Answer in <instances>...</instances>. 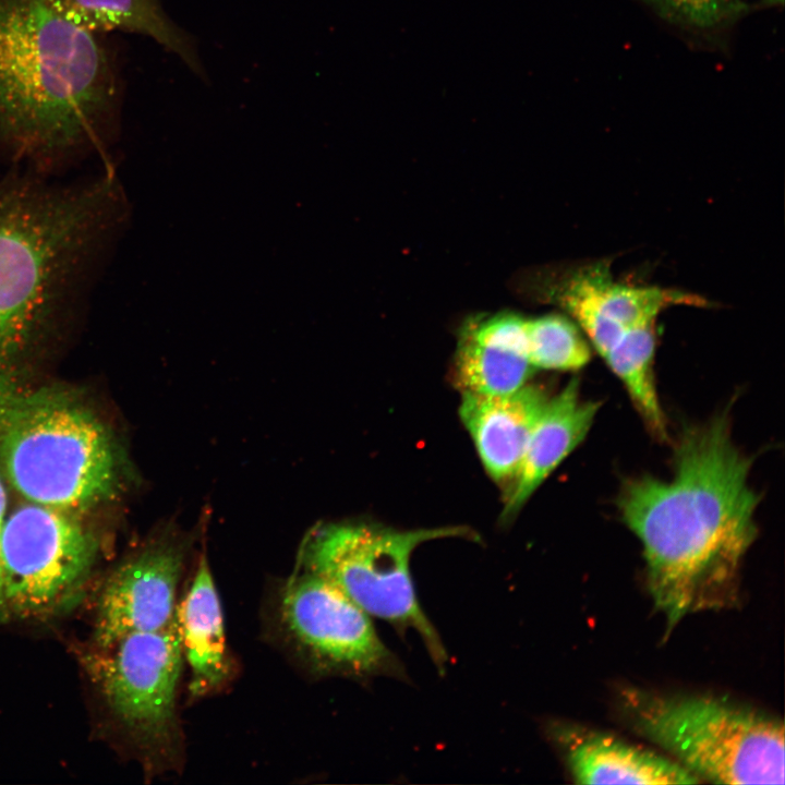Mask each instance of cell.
I'll return each mask as SVG.
<instances>
[{"mask_svg": "<svg viewBox=\"0 0 785 785\" xmlns=\"http://www.w3.org/2000/svg\"><path fill=\"white\" fill-rule=\"evenodd\" d=\"M100 652L98 680L110 712L156 769L176 768L182 753L177 691L184 659L178 609L162 629L126 635Z\"/></svg>", "mask_w": 785, "mask_h": 785, "instance_id": "7", "label": "cell"}, {"mask_svg": "<svg viewBox=\"0 0 785 785\" xmlns=\"http://www.w3.org/2000/svg\"><path fill=\"white\" fill-rule=\"evenodd\" d=\"M538 290L539 297L558 305L578 325L602 358L631 329L656 324L671 306L710 304L688 291L619 281L605 259L550 270L540 277Z\"/></svg>", "mask_w": 785, "mask_h": 785, "instance_id": "10", "label": "cell"}, {"mask_svg": "<svg viewBox=\"0 0 785 785\" xmlns=\"http://www.w3.org/2000/svg\"><path fill=\"white\" fill-rule=\"evenodd\" d=\"M577 784L702 783L680 763L612 735L578 727L556 729Z\"/></svg>", "mask_w": 785, "mask_h": 785, "instance_id": "14", "label": "cell"}, {"mask_svg": "<svg viewBox=\"0 0 785 785\" xmlns=\"http://www.w3.org/2000/svg\"><path fill=\"white\" fill-rule=\"evenodd\" d=\"M784 0H759L758 3L753 4L754 10L759 9H772L782 8Z\"/></svg>", "mask_w": 785, "mask_h": 785, "instance_id": "23", "label": "cell"}, {"mask_svg": "<svg viewBox=\"0 0 785 785\" xmlns=\"http://www.w3.org/2000/svg\"><path fill=\"white\" fill-rule=\"evenodd\" d=\"M690 47L727 53L738 23L754 10L744 0H636Z\"/></svg>", "mask_w": 785, "mask_h": 785, "instance_id": "17", "label": "cell"}, {"mask_svg": "<svg viewBox=\"0 0 785 785\" xmlns=\"http://www.w3.org/2000/svg\"><path fill=\"white\" fill-rule=\"evenodd\" d=\"M58 14L94 34L123 31L148 36L176 53L201 80L207 74L193 36L165 12L160 0H46Z\"/></svg>", "mask_w": 785, "mask_h": 785, "instance_id": "16", "label": "cell"}, {"mask_svg": "<svg viewBox=\"0 0 785 785\" xmlns=\"http://www.w3.org/2000/svg\"><path fill=\"white\" fill-rule=\"evenodd\" d=\"M121 204L113 180L76 191L0 189V424L17 398L11 370L82 254Z\"/></svg>", "mask_w": 785, "mask_h": 785, "instance_id": "3", "label": "cell"}, {"mask_svg": "<svg viewBox=\"0 0 785 785\" xmlns=\"http://www.w3.org/2000/svg\"><path fill=\"white\" fill-rule=\"evenodd\" d=\"M548 398L542 387L528 383L505 395L462 392L459 415L491 479L514 481Z\"/></svg>", "mask_w": 785, "mask_h": 785, "instance_id": "12", "label": "cell"}, {"mask_svg": "<svg viewBox=\"0 0 785 785\" xmlns=\"http://www.w3.org/2000/svg\"><path fill=\"white\" fill-rule=\"evenodd\" d=\"M96 541L70 512L29 503L8 515L1 536L2 613L43 618L82 592Z\"/></svg>", "mask_w": 785, "mask_h": 785, "instance_id": "8", "label": "cell"}, {"mask_svg": "<svg viewBox=\"0 0 785 785\" xmlns=\"http://www.w3.org/2000/svg\"><path fill=\"white\" fill-rule=\"evenodd\" d=\"M620 705L637 733L702 782H784V725L777 717L720 697L638 688L624 690Z\"/></svg>", "mask_w": 785, "mask_h": 785, "instance_id": "5", "label": "cell"}, {"mask_svg": "<svg viewBox=\"0 0 785 785\" xmlns=\"http://www.w3.org/2000/svg\"><path fill=\"white\" fill-rule=\"evenodd\" d=\"M186 555L184 541L166 534L109 575L97 604L94 641L98 650L109 649L130 633L162 629L173 619Z\"/></svg>", "mask_w": 785, "mask_h": 785, "instance_id": "11", "label": "cell"}, {"mask_svg": "<svg viewBox=\"0 0 785 785\" xmlns=\"http://www.w3.org/2000/svg\"><path fill=\"white\" fill-rule=\"evenodd\" d=\"M278 614L289 641L322 673L360 678L401 673L371 616L323 577L306 570L293 576L280 591Z\"/></svg>", "mask_w": 785, "mask_h": 785, "instance_id": "9", "label": "cell"}, {"mask_svg": "<svg viewBox=\"0 0 785 785\" xmlns=\"http://www.w3.org/2000/svg\"><path fill=\"white\" fill-rule=\"evenodd\" d=\"M460 335L528 359L527 317L519 314L499 312L472 317L463 324Z\"/></svg>", "mask_w": 785, "mask_h": 785, "instance_id": "21", "label": "cell"}, {"mask_svg": "<svg viewBox=\"0 0 785 785\" xmlns=\"http://www.w3.org/2000/svg\"><path fill=\"white\" fill-rule=\"evenodd\" d=\"M0 459L27 502L70 514L107 500L118 482L116 449L102 423L59 396L17 397L0 425Z\"/></svg>", "mask_w": 785, "mask_h": 785, "instance_id": "4", "label": "cell"}, {"mask_svg": "<svg viewBox=\"0 0 785 785\" xmlns=\"http://www.w3.org/2000/svg\"><path fill=\"white\" fill-rule=\"evenodd\" d=\"M46 0H0V144L48 156L89 146L118 130L123 78L100 36Z\"/></svg>", "mask_w": 785, "mask_h": 785, "instance_id": "2", "label": "cell"}, {"mask_svg": "<svg viewBox=\"0 0 785 785\" xmlns=\"http://www.w3.org/2000/svg\"><path fill=\"white\" fill-rule=\"evenodd\" d=\"M178 617L183 657L191 669V695L204 696L219 689L229 679L232 664L226 648L219 597L205 556L178 605Z\"/></svg>", "mask_w": 785, "mask_h": 785, "instance_id": "15", "label": "cell"}, {"mask_svg": "<svg viewBox=\"0 0 785 785\" xmlns=\"http://www.w3.org/2000/svg\"><path fill=\"white\" fill-rule=\"evenodd\" d=\"M751 466L723 412L683 432L669 479L642 475L621 486L619 514L642 546L668 631L687 615L737 602L741 561L758 535Z\"/></svg>", "mask_w": 785, "mask_h": 785, "instance_id": "1", "label": "cell"}, {"mask_svg": "<svg viewBox=\"0 0 785 785\" xmlns=\"http://www.w3.org/2000/svg\"><path fill=\"white\" fill-rule=\"evenodd\" d=\"M655 325L631 329L603 359L625 387L648 431L656 438L665 440L666 418L654 373Z\"/></svg>", "mask_w": 785, "mask_h": 785, "instance_id": "18", "label": "cell"}, {"mask_svg": "<svg viewBox=\"0 0 785 785\" xmlns=\"http://www.w3.org/2000/svg\"><path fill=\"white\" fill-rule=\"evenodd\" d=\"M528 359L536 369L572 372L591 360V345L567 315L545 314L527 318Z\"/></svg>", "mask_w": 785, "mask_h": 785, "instance_id": "20", "label": "cell"}, {"mask_svg": "<svg viewBox=\"0 0 785 785\" xmlns=\"http://www.w3.org/2000/svg\"><path fill=\"white\" fill-rule=\"evenodd\" d=\"M601 403L581 397L578 378H571L558 394L550 396L528 440L502 518L512 519L552 474L585 438Z\"/></svg>", "mask_w": 785, "mask_h": 785, "instance_id": "13", "label": "cell"}, {"mask_svg": "<svg viewBox=\"0 0 785 785\" xmlns=\"http://www.w3.org/2000/svg\"><path fill=\"white\" fill-rule=\"evenodd\" d=\"M535 369L522 355L483 346L460 335L454 375L461 392L505 395L524 386Z\"/></svg>", "mask_w": 785, "mask_h": 785, "instance_id": "19", "label": "cell"}, {"mask_svg": "<svg viewBox=\"0 0 785 785\" xmlns=\"http://www.w3.org/2000/svg\"><path fill=\"white\" fill-rule=\"evenodd\" d=\"M473 536L464 527L398 530L366 522L331 523L307 538L301 558L304 570L335 584L371 617L414 629L444 672L447 654L416 597L410 559L425 542Z\"/></svg>", "mask_w": 785, "mask_h": 785, "instance_id": "6", "label": "cell"}, {"mask_svg": "<svg viewBox=\"0 0 785 785\" xmlns=\"http://www.w3.org/2000/svg\"><path fill=\"white\" fill-rule=\"evenodd\" d=\"M8 509V496L5 486L3 484V481L0 476V613H2L3 608V597H2V561H1V536L3 527L5 523V519L8 517L7 515Z\"/></svg>", "mask_w": 785, "mask_h": 785, "instance_id": "22", "label": "cell"}]
</instances>
